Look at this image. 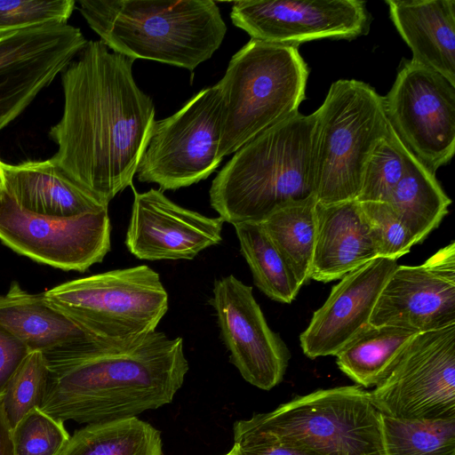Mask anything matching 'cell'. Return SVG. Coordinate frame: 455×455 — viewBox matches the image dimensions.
Masks as SVG:
<instances>
[{
    "mask_svg": "<svg viewBox=\"0 0 455 455\" xmlns=\"http://www.w3.org/2000/svg\"><path fill=\"white\" fill-rule=\"evenodd\" d=\"M134 199L125 236L129 251L140 259H193L219 244L224 220L183 208L160 189L139 193Z\"/></svg>",
    "mask_w": 455,
    "mask_h": 455,
    "instance_id": "17",
    "label": "cell"
},
{
    "mask_svg": "<svg viewBox=\"0 0 455 455\" xmlns=\"http://www.w3.org/2000/svg\"><path fill=\"white\" fill-rule=\"evenodd\" d=\"M397 266L395 259L375 258L343 276L299 335L303 353L311 359L336 355L369 326L377 299Z\"/></svg>",
    "mask_w": 455,
    "mask_h": 455,
    "instance_id": "18",
    "label": "cell"
},
{
    "mask_svg": "<svg viewBox=\"0 0 455 455\" xmlns=\"http://www.w3.org/2000/svg\"><path fill=\"white\" fill-rule=\"evenodd\" d=\"M404 155L403 174L387 203L396 212L417 244L439 226L448 213L451 200L437 181L435 173L406 147Z\"/></svg>",
    "mask_w": 455,
    "mask_h": 455,
    "instance_id": "23",
    "label": "cell"
},
{
    "mask_svg": "<svg viewBox=\"0 0 455 455\" xmlns=\"http://www.w3.org/2000/svg\"><path fill=\"white\" fill-rule=\"evenodd\" d=\"M0 455H14L12 429L0 405Z\"/></svg>",
    "mask_w": 455,
    "mask_h": 455,
    "instance_id": "36",
    "label": "cell"
},
{
    "mask_svg": "<svg viewBox=\"0 0 455 455\" xmlns=\"http://www.w3.org/2000/svg\"><path fill=\"white\" fill-rule=\"evenodd\" d=\"M248 419L317 455H385L380 412L360 386L318 389Z\"/></svg>",
    "mask_w": 455,
    "mask_h": 455,
    "instance_id": "8",
    "label": "cell"
},
{
    "mask_svg": "<svg viewBox=\"0 0 455 455\" xmlns=\"http://www.w3.org/2000/svg\"><path fill=\"white\" fill-rule=\"evenodd\" d=\"M75 0H0V35L49 23L66 24Z\"/></svg>",
    "mask_w": 455,
    "mask_h": 455,
    "instance_id": "33",
    "label": "cell"
},
{
    "mask_svg": "<svg viewBox=\"0 0 455 455\" xmlns=\"http://www.w3.org/2000/svg\"><path fill=\"white\" fill-rule=\"evenodd\" d=\"M370 324L416 332L455 324V243L419 266H397L377 299Z\"/></svg>",
    "mask_w": 455,
    "mask_h": 455,
    "instance_id": "16",
    "label": "cell"
},
{
    "mask_svg": "<svg viewBox=\"0 0 455 455\" xmlns=\"http://www.w3.org/2000/svg\"><path fill=\"white\" fill-rule=\"evenodd\" d=\"M390 18L412 52L411 60L455 86V1L387 0Z\"/></svg>",
    "mask_w": 455,
    "mask_h": 455,
    "instance_id": "21",
    "label": "cell"
},
{
    "mask_svg": "<svg viewBox=\"0 0 455 455\" xmlns=\"http://www.w3.org/2000/svg\"><path fill=\"white\" fill-rule=\"evenodd\" d=\"M44 295L106 343L128 342L155 331L168 310V293L158 273L147 265L68 281Z\"/></svg>",
    "mask_w": 455,
    "mask_h": 455,
    "instance_id": "7",
    "label": "cell"
},
{
    "mask_svg": "<svg viewBox=\"0 0 455 455\" xmlns=\"http://www.w3.org/2000/svg\"><path fill=\"white\" fill-rule=\"evenodd\" d=\"M369 395L386 416L455 418V324L417 333Z\"/></svg>",
    "mask_w": 455,
    "mask_h": 455,
    "instance_id": "10",
    "label": "cell"
},
{
    "mask_svg": "<svg viewBox=\"0 0 455 455\" xmlns=\"http://www.w3.org/2000/svg\"><path fill=\"white\" fill-rule=\"evenodd\" d=\"M405 147L388 123L387 134L370 155L356 200L385 202L401 180L405 168Z\"/></svg>",
    "mask_w": 455,
    "mask_h": 455,
    "instance_id": "30",
    "label": "cell"
},
{
    "mask_svg": "<svg viewBox=\"0 0 455 455\" xmlns=\"http://www.w3.org/2000/svg\"><path fill=\"white\" fill-rule=\"evenodd\" d=\"M310 279L329 283L378 258L360 203H316Z\"/></svg>",
    "mask_w": 455,
    "mask_h": 455,
    "instance_id": "19",
    "label": "cell"
},
{
    "mask_svg": "<svg viewBox=\"0 0 455 455\" xmlns=\"http://www.w3.org/2000/svg\"><path fill=\"white\" fill-rule=\"evenodd\" d=\"M12 437L14 455H60L70 435L63 420L36 408L12 429Z\"/></svg>",
    "mask_w": 455,
    "mask_h": 455,
    "instance_id": "31",
    "label": "cell"
},
{
    "mask_svg": "<svg viewBox=\"0 0 455 455\" xmlns=\"http://www.w3.org/2000/svg\"><path fill=\"white\" fill-rule=\"evenodd\" d=\"M108 210L58 218L20 208L4 193L0 199V240L16 252L63 270L86 271L110 251Z\"/></svg>",
    "mask_w": 455,
    "mask_h": 455,
    "instance_id": "12",
    "label": "cell"
},
{
    "mask_svg": "<svg viewBox=\"0 0 455 455\" xmlns=\"http://www.w3.org/2000/svg\"><path fill=\"white\" fill-rule=\"evenodd\" d=\"M380 420L385 455H455V418Z\"/></svg>",
    "mask_w": 455,
    "mask_h": 455,
    "instance_id": "28",
    "label": "cell"
},
{
    "mask_svg": "<svg viewBox=\"0 0 455 455\" xmlns=\"http://www.w3.org/2000/svg\"><path fill=\"white\" fill-rule=\"evenodd\" d=\"M308 68L298 46L251 38L217 83L223 116L219 156L236 152L258 134L299 113Z\"/></svg>",
    "mask_w": 455,
    "mask_h": 455,
    "instance_id": "5",
    "label": "cell"
},
{
    "mask_svg": "<svg viewBox=\"0 0 455 455\" xmlns=\"http://www.w3.org/2000/svg\"><path fill=\"white\" fill-rule=\"evenodd\" d=\"M79 11L100 40L132 60L189 71L209 60L227 27L212 0H78Z\"/></svg>",
    "mask_w": 455,
    "mask_h": 455,
    "instance_id": "4",
    "label": "cell"
},
{
    "mask_svg": "<svg viewBox=\"0 0 455 455\" xmlns=\"http://www.w3.org/2000/svg\"><path fill=\"white\" fill-rule=\"evenodd\" d=\"M417 333L395 326L370 324L337 353L336 363L358 386L376 387Z\"/></svg>",
    "mask_w": 455,
    "mask_h": 455,
    "instance_id": "24",
    "label": "cell"
},
{
    "mask_svg": "<svg viewBox=\"0 0 455 455\" xmlns=\"http://www.w3.org/2000/svg\"><path fill=\"white\" fill-rule=\"evenodd\" d=\"M315 196L282 205L261 221L300 286L310 279L316 235Z\"/></svg>",
    "mask_w": 455,
    "mask_h": 455,
    "instance_id": "25",
    "label": "cell"
},
{
    "mask_svg": "<svg viewBox=\"0 0 455 455\" xmlns=\"http://www.w3.org/2000/svg\"><path fill=\"white\" fill-rule=\"evenodd\" d=\"M223 102L219 86L204 88L180 110L156 121L137 169L140 182L176 190L207 179L219 167Z\"/></svg>",
    "mask_w": 455,
    "mask_h": 455,
    "instance_id": "9",
    "label": "cell"
},
{
    "mask_svg": "<svg viewBox=\"0 0 455 455\" xmlns=\"http://www.w3.org/2000/svg\"><path fill=\"white\" fill-rule=\"evenodd\" d=\"M44 355L48 381L40 409L82 424L133 418L172 403L189 369L183 339L156 331Z\"/></svg>",
    "mask_w": 455,
    "mask_h": 455,
    "instance_id": "2",
    "label": "cell"
},
{
    "mask_svg": "<svg viewBox=\"0 0 455 455\" xmlns=\"http://www.w3.org/2000/svg\"><path fill=\"white\" fill-rule=\"evenodd\" d=\"M233 434L231 455H317L255 427L248 419L236 420Z\"/></svg>",
    "mask_w": 455,
    "mask_h": 455,
    "instance_id": "34",
    "label": "cell"
},
{
    "mask_svg": "<svg viewBox=\"0 0 455 455\" xmlns=\"http://www.w3.org/2000/svg\"><path fill=\"white\" fill-rule=\"evenodd\" d=\"M230 19L252 39L293 46L322 38H355L369 25L360 0L235 1Z\"/></svg>",
    "mask_w": 455,
    "mask_h": 455,
    "instance_id": "15",
    "label": "cell"
},
{
    "mask_svg": "<svg viewBox=\"0 0 455 455\" xmlns=\"http://www.w3.org/2000/svg\"><path fill=\"white\" fill-rule=\"evenodd\" d=\"M360 205L378 258L397 260L415 245L408 229L388 203L365 202Z\"/></svg>",
    "mask_w": 455,
    "mask_h": 455,
    "instance_id": "32",
    "label": "cell"
},
{
    "mask_svg": "<svg viewBox=\"0 0 455 455\" xmlns=\"http://www.w3.org/2000/svg\"><path fill=\"white\" fill-rule=\"evenodd\" d=\"M87 42L78 28L68 23L0 35V130L28 107Z\"/></svg>",
    "mask_w": 455,
    "mask_h": 455,
    "instance_id": "13",
    "label": "cell"
},
{
    "mask_svg": "<svg viewBox=\"0 0 455 455\" xmlns=\"http://www.w3.org/2000/svg\"><path fill=\"white\" fill-rule=\"evenodd\" d=\"M133 62L88 41L60 73L63 113L49 132L58 146L50 160L107 204L132 185L156 121Z\"/></svg>",
    "mask_w": 455,
    "mask_h": 455,
    "instance_id": "1",
    "label": "cell"
},
{
    "mask_svg": "<svg viewBox=\"0 0 455 455\" xmlns=\"http://www.w3.org/2000/svg\"><path fill=\"white\" fill-rule=\"evenodd\" d=\"M60 455H163L160 432L138 417L87 424Z\"/></svg>",
    "mask_w": 455,
    "mask_h": 455,
    "instance_id": "26",
    "label": "cell"
},
{
    "mask_svg": "<svg viewBox=\"0 0 455 455\" xmlns=\"http://www.w3.org/2000/svg\"><path fill=\"white\" fill-rule=\"evenodd\" d=\"M233 226L255 285L271 299L291 303L301 286L261 223L243 221Z\"/></svg>",
    "mask_w": 455,
    "mask_h": 455,
    "instance_id": "27",
    "label": "cell"
},
{
    "mask_svg": "<svg viewBox=\"0 0 455 455\" xmlns=\"http://www.w3.org/2000/svg\"><path fill=\"white\" fill-rule=\"evenodd\" d=\"M47 381L48 365L44 354L31 351L0 396V405L11 429L29 411L40 409L45 396Z\"/></svg>",
    "mask_w": 455,
    "mask_h": 455,
    "instance_id": "29",
    "label": "cell"
},
{
    "mask_svg": "<svg viewBox=\"0 0 455 455\" xmlns=\"http://www.w3.org/2000/svg\"><path fill=\"white\" fill-rule=\"evenodd\" d=\"M386 116L408 150L435 173L455 152V86L417 62L402 63L383 97Z\"/></svg>",
    "mask_w": 455,
    "mask_h": 455,
    "instance_id": "11",
    "label": "cell"
},
{
    "mask_svg": "<svg viewBox=\"0 0 455 455\" xmlns=\"http://www.w3.org/2000/svg\"><path fill=\"white\" fill-rule=\"evenodd\" d=\"M1 162L2 161L0 160V199L5 193L4 180V174H3V171H2V167H1Z\"/></svg>",
    "mask_w": 455,
    "mask_h": 455,
    "instance_id": "37",
    "label": "cell"
},
{
    "mask_svg": "<svg viewBox=\"0 0 455 455\" xmlns=\"http://www.w3.org/2000/svg\"><path fill=\"white\" fill-rule=\"evenodd\" d=\"M0 324L30 351L43 354L100 341L52 307L44 293H29L16 282L7 293L0 295Z\"/></svg>",
    "mask_w": 455,
    "mask_h": 455,
    "instance_id": "22",
    "label": "cell"
},
{
    "mask_svg": "<svg viewBox=\"0 0 455 455\" xmlns=\"http://www.w3.org/2000/svg\"><path fill=\"white\" fill-rule=\"evenodd\" d=\"M211 304L230 362L251 385L270 390L283 379L290 351L270 329L252 288L235 275L217 279Z\"/></svg>",
    "mask_w": 455,
    "mask_h": 455,
    "instance_id": "14",
    "label": "cell"
},
{
    "mask_svg": "<svg viewBox=\"0 0 455 455\" xmlns=\"http://www.w3.org/2000/svg\"><path fill=\"white\" fill-rule=\"evenodd\" d=\"M5 193L24 211L68 218L108 210V204L71 180L50 159L1 162Z\"/></svg>",
    "mask_w": 455,
    "mask_h": 455,
    "instance_id": "20",
    "label": "cell"
},
{
    "mask_svg": "<svg viewBox=\"0 0 455 455\" xmlns=\"http://www.w3.org/2000/svg\"><path fill=\"white\" fill-rule=\"evenodd\" d=\"M315 112L316 203L356 200L366 162L388 130L383 97L366 83L340 79Z\"/></svg>",
    "mask_w": 455,
    "mask_h": 455,
    "instance_id": "6",
    "label": "cell"
},
{
    "mask_svg": "<svg viewBox=\"0 0 455 455\" xmlns=\"http://www.w3.org/2000/svg\"><path fill=\"white\" fill-rule=\"evenodd\" d=\"M315 112H299L241 147L209 190L224 222L261 221L278 207L315 196Z\"/></svg>",
    "mask_w": 455,
    "mask_h": 455,
    "instance_id": "3",
    "label": "cell"
},
{
    "mask_svg": "<svg viewBox=\"0 0 455 455\" xmlns=\"http://www.w3.org/2000/svg\"><path fill=\"white\" fill-rule=\"evenodd\" d=\"M30 352L21 340L0 324V396Z\"/></svg>",
    "mask_w": 455,
    "mask_h": 455,
    "instance_id": "35",
    "label": "cell"
},
{
    "mask_svg": "<svg viewBox=\"0 0 455 455\" xmlns=\"http://www.w3.org/2000/svg\"><path fill=\"white\" fill-rule=\"evenodd\" d=\"M224 455H231V452L228 451V453L224 454Z\"/></svg>",
    "mask_w": 455,
    "mask_h": 455,
    "instance_id": "38",
    "label": "cell"
}]
</instances>
